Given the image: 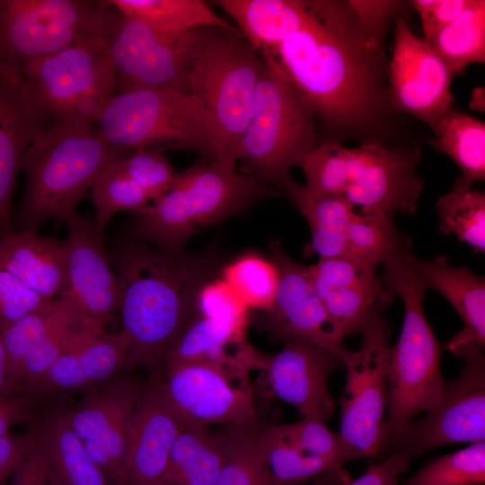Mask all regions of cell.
<instances>
[{"label":"cell","mask_w":485,"mask_h":485,"mask_svg":"<svg viewBox=\"0 0 485 485\" xmlns=\"http://www.w3.org/2000/svg\"><path fill=\"white\" fill-rule=\"evenodd\" d=\"M350 480L348 472L341 466L320 475L310 485H347Z\"/></svg>","instance_id":"cell-53"},{"label":"cell","mask_w":485,"mask_h":485,"mask_svg":"<svg viewBox=\"0 0 485 485\" xmlns=\"http://www.w3.org/2000/svg\"><path fill=\"white\" fill-rule=\"evenodd\" d=\"M410 463L401 454L392 452L377 463H371L358 478L350 480L347 485H400L399 475L408 469Z\"/></svg>","instance_id":"cell-48"},{"label":"cell","mask_w":485,"mask_h":485,"mask_svg":"<svg viewBox=\"0 0 485 485\" xmlns=\"http://www.w3.org/2000/svg\"><path fill=\"white\" fill-rule=\"evenodd\" d=\"M119 285L122 330L129 339L126 368L154 366L196 316L197 297L208 282L207 258L141 245L112 257Z\"/></svg>","instance_id":"cell-2"},{"label":"cell","mask_w":485,"mask_h":485,"mask_svg":"<svg viewBox=\"0 0 485 485\" xmlns=\"http://www.w3.org/2000/svg\"><path fill=\"white\" fill-rule=\"evenodd\" d=\"M222 462L217 433L183 421L172 445L162 485H216Z\"/></svg>","instance_id":"cell-31"},{"label":"cell","mask_w":485,"mask_h":485,"mask_svg":"<svg viewBox=\"0 0 485 485\" xmlns=\"http://www.w3.org/2000/svg\"><path fill=\"white\" fill-rule=\"evenodd\" d=\"M34 420L24 432L10 431L0 436V485L11 478L35 448L37 430Z\"/></svg>","instance_id":"cell-46"},{"label":"cell","mask_w":485,"mask_h":485,"mask_svg":"<svg viewBox=\"0 0 485 485\" xmlns=\"http://www.w3.org/2000/svg\"><path fill=\"white\" fill-rule=\"evenodd\" d=\"M270 391L295 407L303 418L326 422L334 410L328 379L344 366L336 353L300 340H287L283 348L263 362Z\"/></svg>","instance_id":"cell-20"},{"label":"cell","mask_w":485,"mask_h":485,"mask_svg":"<svg viewBox=\"0 0 485 485\" xmlns=\"http://www.w3.org/2000/svg\"><path fill=\"white\" fill-rule=\"evenodd\" d=\"M189 33L166 35L120 13L107 47L116 88L119 92L169 88L189 93L185 68Z\"/></svg>","instance_id":"cell-16"},{"label":"cell","mask_w":485,"mask_h":485,"mask_svg":"<svg viewBox=\"0 0 485 485\" xmlns=\"http://www.w3.org/2000/svg\"><path fill=\"white\" fill-rule=\"evenodd\" d=\"M144 387L134 376L121 375L65 410L72 428L110 485H128V438Z\"/></svg>","instance_id":"cell-14"},{"label":"cell","mask_w":485,"mask_h":485,"mask_svg":"<svg viewBox=\"0 0 485 485\" xmlns=\"http://www.w3.org/2000/svg\"><path fill=\"white\" fill-rule=\"evenodd\" d=\"M411 241L396 227L393 214L356 212L347 231L346 258L374 266L410 253Z\"/></svg>","instance_id":"cell-36"},{"label":"cell","mask_w":485,"mask_h":485,"mask_svg":"<svg viewBox=\"0 0 485 485\" xmlns=\"http://www.w3.org/2000/svg\"><path fill=\"white\" fill-rule=\"evenodd\" d=\"M259 449L278 485H301L338 467L335 462L301 450L282 425L260 430Z\"/></svg>","instance_id":"cell-37"},{"label":"cell","mask_w":485,"mask_h":485,"mask_svg":"<svg viewBox=\"0 0 485 485\" xmlns=\"http://www.w3.org/2000/svg\"><path fill=\"white\" fill-rule=\"evenodd\" d=\"M439 229L454 234L475 251H485V194L459 177L436 205Z\"/></svg>","instance_id":"cell-38"},{"label":"cell","mask_w":485,"mask_h":485,"mask_svg":"<svg viewBox=\"0 0 485 485\" xmlns=\"http://www.w3.org/2000/svg\"><path fill=\"white\" fill-rule=\"evenodd\" d=\"M347 3L361 25L376 37L379 36L395 4L391 1H348Z\"/></svg>","instance_id":"cell-51"},{"label":"cell","mask_w":485,"mask_h":485,"mask_svg":"<svg viewBox=\"0 0 485 485\" xmlns=\"http://www.w3.org/2000/svg\"><path fill=\"white\" fill-rule=\"evenodd\" d=\"M114 162L99 173L90 188L95 208L93 221L101 233L117 213L123 210L137 212L152 201L150 196L124 175Z\"/></svg>","instance_id":"cell-41"},{"label":"cell","mask_w":485,"mask_h":485,"mask_svg":"<svg viewBox=\"0 0 485 485\" xmlns=\"http://www.w3.org/2000/svg\"><path fill=\"white\" fill-rule=\"evenodd\" d=\"M48 301L0 269V332Z\"/></svg>","instance_id":"cell-44"},{"label":"cell","mask_w":485,"mask_h":485,"mask_svg":"<svg viewBox=\"0 0 485 485\" xmlns=\"http://www.w3.org/2000/svg\"><path fill=\"white\" fill-rule=\"evenodd\" d=\"M376 305L362 331V344L344 361L346 384L340 398L341 439L361 458L381 459L387 409V366L391 329Z\"/></svg>","instance_id":"cell-11"},{"label":"cell","mask_w":485,"mask_h":485,"mask_svg":"<svg viewBox=\"0 0 485 485\" xmlns=\"http://www.w3.org/2000/svg\"><path fill=\"white\" fill-rule=\"evenodd\" d=\"M262 66L251 120L237 148L239 172L282 185L316 146L314 114L277 59L260 55Z\"/></svg>","instance_id":"cell-7"},{"label":"cell","mask_w":485,"mask_h":485,"mask_svg":"<svg viewBox=\"0 0 485 485\" xmlns=\"http://www.w3.org/2000/svg\"><path fill=\"white\" fill-rule=\"evenodd\" d=\"M108 3L122 15L170 36H183L203 27L239 31L203 0H108Z\"/></svg>","instance_id":"cell-32"},{"label":"cell","mask_w":485,"mask_h":485,"mask_svg":"<svg viewBox=\"0 0 485 485\" xmlns=\"http://www.w3.org/2000/svg\"><path fill=\"white\" fill-rule=\"evenodd\" d=\"M68 234L62 242L66 260L68 289L93 320L105 326L119 312V285L104 249L102 234L93 220L76 211L64 221Z\"/></svg>","instance_id":"cell-19"},{"label":"cell","mask_w":485,"mask_h":485,"mask_svg":"<svg viewBox=\"0 0 485 485\" xmlns=\"http://www.w3.org/2000/svg\"><path fill=\"white\" fill-rule=\"evenodd\" d=\"M314 290L344 338L362 332L372 310L393 295L376 268L346 257L320 258L307 267Z\"/></svg>","instance_id":"cell-21"},{"label":"cell","mask_w":485,"mask_h":485,"mask_svg":"<svg viewBox=\"0 0 485 485\" xmlns=\"http://www.w3.org/2000/svg\"><path fill=\"white\" fill-rule=\"evenodd\" d=\"M484 88L479 87L473 89L472 93V99L470 101V107L473 110H479V111H484L485 110V102H484Z\"/></svg>","instance_id":"cell-54"},{"label":"cell","mask_w":485,"mask_h":485,"mask_svg":"<svg viewBox=\"0 0 485 485\" xmlns=\"http://www.w3.org/2000/svg\"><path fill=\"white\" fill-rule=\"evenodd\" d=\"M419 156L416 151L374 142L348 147L341 198L361 214H414L424 186L417 171Z\"/></svg>","instance_id":"cell-15"},{"label":"cell","mask_w":485,"mask_h":485,"mask_svg":"<svg viewBox=\"0 0 485 485\" xmlns=\"http://www.w3.org/2000/svg\"><path fill=\"white\" fill-rule=\"evenodd\" d=\"M51 121L26 93L17 75L0 66V236L11 228L12 200L22 159Z\"/></svg>","instance_id":"cell-24"},{"label":"cell","mask_w":485,"mask_h":485,"mask_svg":"<svg viewBox=\"0 0 485 485\" xmlns=\"http://www.w3.org/2000/svg\"><path fill=\"white\" fill-rule=\"evenodd\" d=\"M410 253L384 262L385 287L404 305V319L396 344L390 348L387 379V419L383 451L413 418L433 409L445 389L440 366L442 345L425 316L427 287L408 263Z\"/></svg>","instance_id":"cell-5"},{"label":"cell","mask_w":485,"mask_h":485,"mask_svg":"<svg viewBox=\"0 0 485 485\" xmlns=\"http://www.w3.org/2000/svg\"><path fill=\"white\" fill-rule=\"evenodd\" d=\"M242 329L229 322L197 313L174 345L165 354L163 363L206 361L247 367L260 362L258 354L247 346Z\"/></svg>","instance_id":"cell-29"},{"label":"cell","mask_w":485,"mask_h":485,"mask_svg":"<svg viewBox=\"0 0 485 485\" xmlns=\"http://www.w3.org/2000/svg\"><path fill=\"white\" fill-rule=\"evenodd\" d=\"M183 420L163 381L145 385L132 419L126 454L128 485H162Z\"/></svg>","instance_id":"cell-22"},{"label":"cell","mask_w":485,"mask_h":485,"mask_svg":"<svg viewBox=\"0 0 485 485\" xmlns=\"http://www.w3.org/2000/svg\"><path fill=\"white\" fill-rule=\"evenodd\" d=\"M426 41L454 76L471 64H484L485 1L471 0L461 14Z\"/></svg>","instance_id":"cell-33"},{"label":"cell","mask_w":485,"mask_h":485,"mask_svg":"<svg viewBox=\"0 0 485 485\" xmlns=\"http://www.w3.org/2000/svg\"><path fill=\"white\" fill-rule=\"evenodd\" d=\"M261 66V56L239 31L203 27L189 33L188 92L208 116L216 161L237 165V148L251 120Z\"/></svg>","instance_id":"cell-4"},{"label":"cell","mask_w":485,"mask_h":485,"mask_svg":"<svg viewBox=\"0 0 485 485\" xmlns=\"http://www.w3.org/2000/svg\"><path fill=\"white\" fill-rule=\"evenodd\" d=\"M304 25L278 48L275 58L313 112L334 126L371 119L379 93L381 48L347 3L309 1Z\"/></svg>","instance_id":"cell-1"},{"label":"cell","mask_w":485,"mask_h":485,"mask_svg":"<svg viewBox=\"0 0 485 485\" xmlns=\"http://www.w3.org/2000/svg\"><path fill=\"white\" fill-rule=\"evenodd\" d=\"M37 445L56 485H110L69 424L65 410L34 420Z\"/></svg>","instance_id":"cell-28"},{"label":"cell","mask_w":485,"mask_h":485,"mask_svg":"<svg viewBox=\"0 0 485 485\" xmlns=\"http://www.w3.org/2000/svg\"><path fill=\"white\" fill-rule=\"evenodd\" d=\"M223 279L246 304L269 311L278 286V273L270 260L248 252L226 265Z\"/></svg>","instance_id":"cell-39"},{"label":"cell","mask_w":485,"mask_h":485,"mask_svg":"<svg viewBox=\"0 0 485 485\" xmlns=\"http://www.w3.org/2000/svg\"><path fill=\"white\" fill-rule=\"evenodd\" d=\"M128 348L122 329L98 328L59 357L24 395L36 402L59 392H94L122 375Z\"/></svg>","instance_id":"cell-23"},{"label":"cell","mask_w":485,"mask_h":485,"mask_svg":"<svg viewBox=\"0 0 485 485\" xmlns=\"http://www.w3.org/2000/svg\"><path fill=\"white\" fill-rule=\"evenodd\" d=\"M237 29L260 55L275 57L279 45L299 31L310 16V2L300 0H217Z\"/></svg>","instance_id":"cell-27"},{"label":"cell","mask_w":485,"mask_h":485,"mask_svg":"<svg viewBox=\"0 0 485 485\" xmlns=\"http://www.w3.org/2000/svg\"><path fill=\"white\" fill-rule=\"evenodd\" d=\"M246 304L224 280L207 282L197 297V313L243 329Z\"/></svg>","instance_id":"cell-45"},{"label":"cell","mask_w":485,"mask_h":485,"mask_svg":"<svg viewBox=\"0 0 485 485\" xmlns=\"http://www.w3.org/2000/svg\"><path fill=\"white\" fill-rule=\"evenodd\" d=\"M272 185L218 161L197 162L178 172L171 188L137 211V234L158 248L182 251L202 228L274 194Z\"/></svg>","instance_id":"cell-6"},{"label":"cell","mask_w":485,"mask_h":485,"mask_svg":"<svg viewBox=\"0 0 485 485\" xmlns=\"http://www.w3.org/2000/svg\"><path fill=\"white\" fill-rule=\"evenodd\" d=\"M2 485H56L37 443L10 481Z\"/></svg>","instance_id":"cell-49"},{"label":"cell","mask_w":485,"mask_h":485,"mask_svg":"<svg viewBox=\"0 0 485 485\" xmlns=\"http://www.w3.org/2000/svg\"><path fill=\"white\" fill-rule=\"evenodd\" d=\"M348 158V147L336 141L315 146L300 163L309 194L341 197Z\"/></svg>","instance_id":"cell-42"},{"label":"cell","mask_w":485,"mask_h":485,"mask_svg":"<svg viewBox=\"0 0 485 485\" xmlns=\"http://www.w3.org/2000/svg\"><path fill=\"white\" fill-rule=\"evenodd\" d=\"M389 72L392 101L401 111L434 129L452 110L454 75L428 42L416 36L402 19L395 23Z\"/></svg>","instance_id":"cell-17"},{"label":"cell","mask_w":485,"mask_h":485,"mask_svg":"<svg viewBox=\"0 0 485 485\" xmlns=\"http://www.w3.org/2000/svg\"><path fill=\"white\" fill-rule=\"evenodd\" d=\"M282 188L311 229L312 239L304 246V256L346 257L347 231L357 212L355 207L341 197L309 194L292 178Z\"/></svg>","instance_id":"cell-30"},{"label":"cell","mask_w":485,"mask_h":485,"mask_svg":"<svg viewBox=\"0 0 485 485\" xmlns=\"http://www.w3.org/2000/svg\"><path fill=\"white\" fill-rule=\"evenodd\" d=\"M19 394L9 358L0 337V397Z\"/></svg>","instance_id":"cell-52"},{"label":"cell","mask_w":485,"mask_h":485,"mask_svg":"<svg viewBox=\"0 0 485 485\" xmlns=\"http://www.w3.org/2000/svg\"><path fill=\"white\" fill-rule=\"evenodd\" d=\"M163 365L166 392L184 422L207 427L257 421L247 367L206 361Z\"/></svg>","instance_id":"cell-13"},{"label":"cell","mask_w":485,"mask_h":485,"mask_svg":"<svg viewBox=\"0 0 485 485\" xmlns=\"http://www.w3.org/2000/svg\"><path fill=\"white\" fill-rule=\"evenodd\" d=\"M114 163L124 175L142 188L152 201L171 188L178 173L161 147L135 150Z\"/></svg>","instance_id":"cell-43"},{"label":"cell","mask_w":485,"mask_h":485,"mask_svg":"<svg viewBox=\"0 0 485 485\" xmlns=\"http://www.w3.org/2000/svg\"><path fill=\"white\" fill-rule=\"evenodd\" d=\"M130 153L109 144L92 123L67 118L51 121L20 164L26 176L17 213L20 232L38 233L52 217L65 221L99 173Z\"/></svg>","instance_id":"cell-3"},{"label":"cell","mask_w":485,"mask_h":485,"mask_svg":"<svg viewBox=\"0 0 485 485\" xmlns=\"http://www.w3.org/2000/svg\"><path fill=\"white\" fill-rule=\"evenodd\" d=\"M482 350L475 348L463 357V370L455 379L446 383L438 403L425 418L404 426L389 442L383 458L397 452L411 461L436 447L485 439Z\"/></svg>","instance_id":"cell-12"},{"label":"cell","mask_w":485,"mask_h":485,"mask_svg":"<svg viewBox=\"0 0 485 485\" xmlns=\"http://www.w3.org/2000/svg\"><path fill=\"white\" fill-rule=\"evenodd\" d=\"M484 482L483 440L426 463L400 485H482Z\"/></svg>","instance_id":"cell-40"},{"label":"cell","mask_w":485,"mask_h":485,"mask_svg":"<svg viewBox=\"0 0 485 485\" xmlns=\"http://www.w3.org/2000/svg\"><path fill=\"white\" fill-rule=\"evenodd\" d=\"M111 146L129 152L169 146L214 159L208 116L190 93L169 88H134L110 96L95 121Z\"/></svg>","instance_id":"cell-8"},{"label":"cell","mask_w":485,"mask_h":485,"mask_svg":"<svg viewBox=\"0 0 485 485\" xmlns=\"http://www.w3.org/2000/svg\"><path fill=\"white\" fill-rule=\"evenodd\" d=\"M432 146L448 155L473 185L485 179V125L470 115L450 110L433 129Z\"/></svg>","instance_id":"cell-35"},{"label":"cell","mask_w":485,"mask_h":485,"mask_svg":"<svg viewBox=\"0 0 485 485\" xmlns=\"http://www.w3.org/2000/svg\"><path fill=\"white\" fill-rule=\"evenodd\" d=\"M471 0H414L424 40H428L445 26L452 22L468 6Z\"/></svg>","instance_id":"cell-47"},{"label":"cell","mask_w":485,"mask_h":485,"mask_svg":"<svg viewBox=\"0 0 485 485\" xmlns=\"http://www.w3.org/2000/svg\"><path fill=\"white\" fill-rule=\"evenodd\" d=\"M408 263L427 288L440 293L461 317L464 328L445 346V349L462 357L485 345V278L466 267H456L445 255L419 260L411 253Z\"/></svg>","instance_id":"cell-25"},{"label":"cell","mask_w":485,"mask_h":485,"mask_svg":"<svg viewBox=\"0 0 485 485\" xmlns=\"http://www.w3.org/2000/svg\"><path fill=\"white\" fill-rule=\"evenodd\" d=\"M35 401L31 398L15 394L0 397V436L7 434L20 423H31Z\"/></svg>","instance_id":"cell-50"},{"label":"cell","mask_w":485,"mask_h":485,"mask_svg":"<svg viewBox=\"0 0 485 485\" xmlns=\"http://www.w3.org/2000/svg\"><path fill=\"white\" fill-rule=\"evenodd\" d=\"M0 269L48 300L68 289L63 243L52 236L10 228L0 236Z\"/></svg>","instance_id":"cell-26"},{"label":"cell","mask_w":485,"mask_h":485,"mask_svg":"<svg viewBox=\"0 0 485 485\" xmlns=\"http://www.w3.org/2000/svg\"><path fill=\"white\" fill-rule=\"evenodd\" d=\"M259 433L257 421L217 432L223 462L216 485H278L260 453Z\"/></svg>","instance_id":"cell-34"},{"label":"cell","mask_w":485,"mask_h":485,"mask_svg":"<svg viewBox=\"0 0 485 485\" xmlns=\"http://www.w3.org/2000/svg\"><path fill=\"white\" fill-rule=\"evenodd\" d=\"M269 249V260L278 273L275 303L268 311L271 333L285 341H305L329 349L344 363L351 350L317 295L307 267L292 260L278 239L270 242Z\"/></svg>","instance_id":"cell-18"},{"label":"cell","mask_w":485,"mask_h":485,"mask_svg":"<svg viewBox=\"0 0 485 485\" xmlns=\"http://www.w3.org/2000/svg\"><path fill=\"white\" fill-rule=\"evenodd\" d=\"M108 43L75 45L28 60L15 73L29 97L52 120L93 124L117 85Z\"/></svg>","instance_id":"cell-10"},{"label":"cell","mask_w":485,"mask_h":485,"mask_svg":"<svg viewBox=\"0 0 485 485\" xmlns=\"http://www.w3.org/2000/svg\"><path fill=\"white\" fill-rule=\"evenodd\" d=\"M119 16L108 1L0 0V65L16 72L75 45L109 42Z\"/></svg>","instance_id":"cell-9"}]
</instances>
